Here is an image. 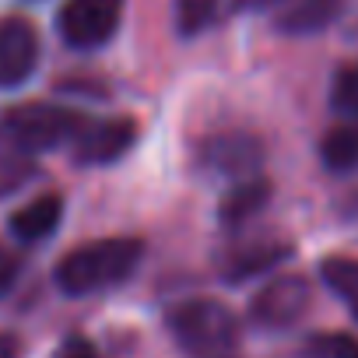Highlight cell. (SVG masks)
Listing matches in <instances>:
<instances>
[{
    "instance_id": "cell-1",
    "label": "cell",
    "mask_w": 358,
    "mask_h": 358,
    "mask_svg": "<svg viewBox=\"0 0 358 358\" xmlns=\"http://www.w3.org/2000/svg\"><path fill=\"white\" fill-rule=\"evenodd\" d=\"M144 257V243L134 236H109V239H92L81 243L74 250H67L57 267H53V281L64 295H95L106 288L123 285L137 264Z\"/></svg>"
},
{
    "instance_id": "cell-2",
    "label": "cell",
    "mask_w": 358,
    "mask_h": 358,
    "mask_svg": "<svg viewBox=\"0 0 358 358\" xmlns=\"http://www.w3.org/2000/svg\"><path fill=\"white\" fill-rule=\"evenodd\" d=\"M172 341L190 358H225L239 344V316L218 299H183L165 313Z\"/></svg>"
},
{
    "instance_id": "cell-3",
    "label": "cell",
    "mask_w": 358,
    "mask_h": 358,
    "mask_svg": "<svg viewBox=\"0 0 358 358\" xmlns=\"http://www.w3.org/2000/svg\"><path fill=\"white\" fill-rule=\"evenodd\" d=\"M85 120H88L85 113L57 106V102H22L0 116V130L22 155L32 158L53 148H71Z\"/></svg>"
},
{
    "instance_id": "cell-4",
    "label": "cell",
    "mask_w": 358,
    "mask_h": 358,
    "mask_svg": "<svg viewBox=\"0 0 358 358\" xmlns=\"http://www.w3.org/2000/svg\"><path fill=\"white\" fill-rule=\"evenodd\" d=\"M127 0H64L57 15V32L71 50L92 53L116 39L123 25Z\"/></svg>"
},
{
    "instance_id": "cell-5",
    "label": "cell",
    "mask_w": 358,
    "mask_h": 358,
    "mask_svg": "<svg viewBox=\"0 0 358 358\" xmlns=\"http://www.w3.org/2000/svg\"><path fill=\"white\" fill-rule=\"evenodd\" d=\"M264 141L246 134V130H225V134H211L201 151H197V162L211 172V176H222V179H232V183H243V179H253L260 176L264 169Z\"/></svg>"
},
{
    "instance_id": "cell-6",
    "label": "cell",
    "mask_w": 358,
    "mask_h": 358,
    "mask_svg": "<svg viewBox=\"0 0 358 358\" xmlns=\"http://www.w3.org/2000/svg\"><path fill=\"white\" fill-rule=\"evenodd\" d=\"M313 306V288L299 274L271 278L250 302V320L264 330H288L295 327Z\"/></svg>"
},
{
    "instance_id": "cell-7",
    "label": "cell",
    "mask_w": 358,
    "mask_h": 358,
    "mask_svg": "<svg viewBox=\"0 0 358 358\" xmlns=\"http://www.w3.org/2000/svg\"><path fill=\"white\" fill-rule=\"evenodd\" d=\"M39 32L29 18L8 15L0 18V92L22 88L39 67Z\"/></svg>"
},
{
    "instance_id": "cell-8",
    "label": "cell",
    "mask_w": 358,
    "mask_h": 358,
    "mask_svg": "<svg viewBox=\"0 0 358 358\" xmlns=\"http://www.w3.org/2000/svg\"><path fill=\"white\" fill-rule=\"evenodd\" d=\"M137 141V123L130 116H109V120H85L78 137L71 141V158L78 165H109L123 158Z\"/></svg>"
},
{
    "instance_id": "cell-9",
    "label": "cell",
    "mask_w": 358,
    "mask_h": 358,
    "mask_svg": "<svg viewBox=\"0 0 358 358\" xmlns=\"http://www.w3.org/2000/svg\"><path fill=\"white\" fill-rule=\"evenodd\" d=\"M292 253H295V246L285 239H253V243L229 253V260L222 264V274L232 285L250 281V278H264V274L278 271L285 260H292Z\"/></svg>"
},
{
    "instance_id": "cell-10",
    "label": "cell",
    "mask_w": 358,
    "mask_h": 358,
    "mask_svg": "<svg viewBox=\"0 0 358 358\" xmlns=\"http://www.w3.org/2000/svg\"><path fill=\"white\" fill-rule=\"evenodd\" d=\"M344 11V0H285L274 25L278 32L285 36H316V32H327Z\"/></svg>"
},
{
    "instance_id": "cell-11",
    "label": "cell",
    "mask_w": 358,
    "mask_h": 358,
    "mask_svg": "<svg viewBox=\"0 0 358 358\" xmlns=\"http://www.w3.org/2000/svg\"><path fill=\"white\" fill-rule=\"evenodd\" d=\"M60 222H64V197L60 194H39L11 215V232H15V239L32 246V243L50 239L60 229Z\"/></svg>"
},
{
    "instance_id": "cell-12",
    "label": "cell",
    "mask_w": 358,
    "mask_h": 358,
    "mask_svg": "<svg viewBox=\"0 0 358 358\" xmlns=\"http://www.w3.org/2000/svg\"><path fill=\"white\" fill-rule=\"evenodd\" d=\"M271 194H274V187H271L267 176H253V179H243V183H232V190H229V194L222 197V204H218L222 225L239 229V225L253 222V218L271 204Z\"/></svg>"
},
{
    "instance_id": "cell-13",
    "label": "cell",
    "mask_w": 358,
    "mask_h": 358,
    "mask_svg": "<svg viewBox=\"0 0 358 358\" xmlns=\"http://www.w3.org/2000/svg\"><path fill=\"white\" fill-rule=\"evenodd\" d=\"M320 158L330 172L344 176V172H355L358 169V123H337L323 134L320 141Z\"/></svg>"
},
{
    "instance_id": "cell-14",
    "label": "cell",
    "mask_w": 358,
    "mask_h": 358,
    "mask_svg": "<svg viewBox=\"0 0 358 358\" xmlns=\"http://www.w3.org/2000/svg\"><path fill=\"white\" fill-rule=\"evenodd\" d=\"M320 278L358 320V257H341V253L323 257L320 260Z\"/></svg>"
},
{
    "instance_id": "cell-15",
    "label": "cell",
    "mask_w": 358,
    "mask_h": 358,
    "mask_svg": "<svg viewBox=\"0 0 358 358\" xmlns=\"http://www.w3.org/2000/svg\"><path fill=\"white\" fill-rule=\"evenodd\" d=\"M330 109L348 123H358V64H344L330 81Z\"/></svg>"
},
{
    "instance_id": "cell-16",
    "label": "cell",
    "mask_w": 358,
    "mask_h": 358,
    "mask_svg": "<svg viewBox=\"0 0 358 358\" xmlns=\"http://www.w3.org/2000/svg\"><path fill=\"white\" fill-rule=\"evenodd\" d=\"M172 8H176V29L179 36H201L215 15H218V0H172Z\"/></svg>"
},
{
    "instance_id": "cell-17",
    "label": "cell",
    "mask_w": 358,
    "mask_h": 358,
    "mask_svg": "<svg viewBox=\"0 0 358 358\" xmlns=\"http://www.w3.org/2000/svg\"><path fill=\"white\" fill-rule=\"evenodd\" d=\"M306 358H358V337L344 330H320L306 341Z\"/></svg>"
},
{
    "instance_id": "cell-18",
    "label": "cell",
    "mask_w": 358,
    "mask_h": 358,
    "mask_svg": "<svg viewBox=\"0 0 358 358\" xmlns=\"http://www.w3.org/2000/svg\"><path fill=\"white\" fill-rule=\"evenodd\" d=\"M32 172H36V169H32V158L22 155V151L4 137V130H0V190L22 187Z\"/></svg>"
},
{
    "instance_id": "cell-19",
    "label": "cell",
    "mask_w": 358,
    "mask_h": 358,
    "mask_svg": "<svg viewBox=\"0 0 358 358\" xmlns=\"http://www.w3.org/2000/svg\"><path fill=\"white\" fill-rule=\"evenodd\" d=\"M18 271H22L18 257H15L11 250H4V246H0V292H8V288L18 281Z\"/></svg>"
},
{
    "instance_id": "cell-20",
    "label": "cell",
    "mask_w": 358,
    "mask_h": 358,
    "mask_svg": "<svg viewBox=\"0 0 358 358\" xmlns=\"http://www.w3.org/2000/svg\"><path fill=\"white\" fill-rule=\"evenodd\" d=\"M57 358H99V351H95L85 337H67L64 348L57 351Z\"/></svg>"
},
{
    "instance_id": "cell-21",
    "label": "cell",
    "mask_w": 358,
    "mask_h": 358,
    "mask_svg": "<svg viewBox=\"0 0 358 358\" xmlns=\"http://www.w3.org/2000/svg\"><path fill=\"white\" fill-rule=\"evenodd\" d=\"M22 355V344L15 334H0V358H18Z\"/></svg>"
}]
</instances>
